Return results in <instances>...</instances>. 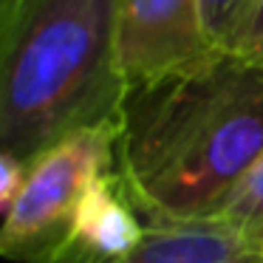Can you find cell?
<instances>
[{
    "instance_id": "cell-1",
    "label": "cell",
    "mask_w": 263,
    "mask_h": 263,
    "mask_svg": "<svg viewBox=\"0 0 263 263\" xmlns=\"http://www.w3.org/2000/svg\"><path fill=\"white\" fill-rule=\"evenodd\" d=\"M263 153V68L212 51L127 88L116 167L144 221L206 218Z\"/></svg>"
},
{
    "instance_id": "cell-2",
    "label": "cell",
    "mask_w": 263,
    "mask_h": 263,
    "mask_svg": "<svg viewBox=\"0 0 263 263\" xmlns=\"http://www.w3.org/2000/svg\"><path fill=\"white\" fill-rule=\"evenodd\" d=\"M125 97L116 0H3V153L31 164L71 133L119 122Z\"/></svg>"
},
{
    "instance_id": "cell-3",
    "label": "cell",
    "mask_w": 263,
    "mask_h": 263,
    "mask_svg": "<svg viewBox=\"0 0 263 263\" xmlns=\"http://www.w3.org/2000/svg\"><path fill=\"white\" fill-rule=\"evenodd\" d=\"M119 122L71 133L31 161L26 184L0 227V255L14 263H46L77 221L85 195L116 167Z\"/></svg>"
},
{
    "instance_id": "cell-4",
    "label": "cell",
    "mask_w": 263,
    "mask_h": 263,
    "mask_svg": "<svg viewBox=\"0 0 263 263\" xmlns=\"http://www.w3.org/2000/svg\"><path fill=\"white\" fill-rule=\"evenodd\" d=\"M218 51L201 0H116V57L127 88L170 77Z\"/></svg>"
},
{
    "instance_id": "cell-5",
    "label": "cell",
    "mask_w": 263,
    "mask_h": 263,
    "mask_svg": "<svg viewBox=\"0 0 263 263\" xmlns=\"http://www.w3.org/2000/svg\"><path fill=\"white\" fill-rule=\"evenodd\" d=\"M144 218L119 176L108 173L85 195L71 232L46 263H122L139 246Z\"/></svg>"
},
{
    "instance_id": "cell-6",
    "label": "cell",
    "mask_w": 263,
    "mask_h": 263,
    "mask_svg": "<svg viewBox=\"0 0 263 263\" xmlns=\"http://www.w3.org/2000/svg\"><path fill=\"white\" fill-rule=\"evenodd\" d=\"M122 263H263V246L218 218L144 221L142 240Z\"/></svg>"
},
{
    "instance_id": "cell-7",
    "label": "cell",
    "mask_w": 263,
    "mask_h": 263,
    "mask_svg": "<svg viewBox=\"0 0 263 263\" xmlns=\"http://www.w3.org/2000/svg\"><path fill=\"white\" fill-rule=\"evenodd\" d=\"M206 218H218L263 246V153Z\"/></svg>"
},
{
    "instance_id": "cell-8",
    "label": "cell",
    "mask_w": 263,
    "mask_h": 263,
    "mask_svg": "<svg viewBox=\"0 0 263 263\" xmlns=\"http://www.w3.org/2000/svg\"><path fill=\"white\" fill-rule=\"evenodd\" d=\"M221 48L263 68V0L246 3V9L235 20L232 31L221 43Z\"/></svg>"
},
{
    "instance_id": "cell-9",
    "label": "cell",
    "mask_w": 263,
    "mask_h": 263,
    "mask_svg": "<svg viewBox=\"0 0 263 263\" xmlns=\"http://www.w3.org/2000/svg\"><path fill=\"white\" fill-rule=\"evenodd\" d=\"M249 0H201V9H204V23L210 31L212 43L221 48V43L227 40V34L232 31L235 20L240 17V12L246 9Z\"/></svg>"
},
{
    "instance_id": "cell-10",
    "label": "cell",
    "mask_w": 263,
    "mask_h": 263,
    "mask_svg": "<svg viewBox=\"0 0 263 263\" xmlns=\"http://www.w3.org/2000/svg\"><path fill=\"white\" fill-rule=\"evenodd\" d=\"M29 167L31 164H26L23 159L0 150V210H3V215L9 212V206L14 204V198H17L20 190H23Z\"/></svg>"
}]
</instances>
